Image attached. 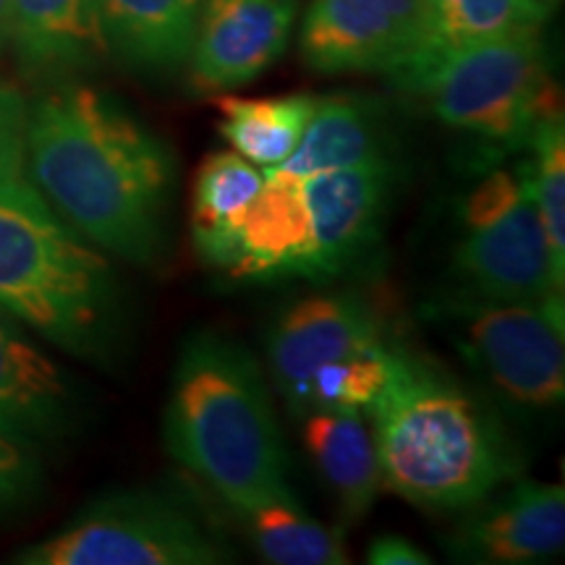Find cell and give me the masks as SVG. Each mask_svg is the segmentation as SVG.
Wrapping results in <instances>:
<instances>
[{
	"label": "cell",
	"mask_w": 565,
	"mask_h": 565,
	"mask_svg": "<svg viewBox=\"0 0 565 565\" xmlns=\"http://www.w3.org/2000/svg\"><path fill=\"white\" fill-rule=\"evenodd\" d=\"M24 173L97 249L134 265L160 257L175 158L108 95L87 84H61L30 105Z\"/></svg>",
	"instance_id": "cell-1"
},
{
	"label": "cell",
	"mask_w": 565,
	"mask_h": 565,
	"mask_svg": "<svg viewBox=\"0 0 565 565\" xmlns=\"http://www.w3.org/2000/svg\"><path fill=\"white\" fill-rule=\"evenodd\" d=\"M383 487L427 511H469L519 477L498 419L429 359L393 345L391 380L372 406Z\"/></svg>",
	"instance_id": "cell-2"
},
{
	"label": "cell",
	"mask_w": 565,
	"mask_h": 565,
	"mask_svg": "<svg viewBox=\"0 0 565 565\" xmlns=\"http://www.w3.org/2000/svg\"><path fill=\"white\" fill-rule=\"evenodd\" d=\"M166 448L228 508L288 490L270 391L249 349L202 330L183 343L162 419Z\"/></svg>",
	"instance_id": "cell-3"
},
{
	"label": "cell",
	"mask_w": 565,
	"mask_h": 565,
	"mask_svg": "<svg viewBox=\"0 0 565 565\" xmlns=\"http://www.w3.org/2000/svg\"><path fill=\"white\" fill-rule=\"evenodd\" d=\"M118 288L103 249L79 236L32 181L0 186V312L79 356L116 341Z\"/></svg>",
	"instance_id": "cell-4"
},
{
	"label": "cell",
	"mask_w": 565,
	"mask_h": 565,
	"mask_svg": "<svg viewBox=\"0 0 565 565\" xmlns=\"http://www.w3.org/2000/svg\"><path fill=\"white\" fill-rule=\"evenodd\" d=\"M387 76L443 126L475 141L484 166L529 150L536 129L563 116L542 32L422 55Z\"/></svg>",
	"instance_id": "cell-5"
},
{
	"label": "cell",
	"mask_w": 565,
	"mask_h": 565,
	"mask_svg": "<svg viewBox=\"0 0 565 565\" xmlns=\"http://www.w3.org/2000/svg\"><path fill=\"white\" fill-rule=\"evenodd\" d=\"M454 270L466 296L545 301L563 296L534 200L532 160L484 171L458 207Z\"/></svg>",
	"instance_id": "cell-6"
},
{
	"label": "cell",
	"mask_w": 565,
	"mask_h": 565,
	"mask_svg": "<svg viewBox=\"0 0 565 565\" xmlns=\"http://www.w3.org/2000/svg\"><path fill=\"white\" fill-rule=\"evenodd\" d=\"M236 561L200 513L168 492L126 490L95 500L53 536L24 547V565H217Z\"/></svg>",
	"instance_id": "cell-7"
},
{
	"label": "cell",
	"mask_w": 565,
	"mask_h": 565,
	"mask_svg": "<svg viewBox=\"0 0 565 565\" xmlns=\"http://www.w3.org/2000/svg\"><path fill=\"white\" fill-rule=\"evenodd\" d=\"M456 343L475 370L526 408H553L565 395L563 296L487 301L456 294L443 303Z\"/></svg>",
	"instance_id": "cell-8"
},
{
	"label": "cell",
	"mask_w": 565,
	"mask_h": 565,
	"mask_svg": "<svg viewBox=\"0 0 565 565\" xmlns=\"http://www.w3.org/2000/svg\"><path fill=\"white\" fill-rule=\"evenodd\" d=\"M427 0H312L301 61L317 74H393L422 53Z\"/></svg>",
	"instance_id": "cell-9"
},
{
	"label": "cell",
	"mask_w": 565,
	"mask_h": 565,
	"mask_svg": "<svg viewBox=\"0 0 565 565\" xmlns=\"http://www.w3.org/2000/svg\"><path fill=\"white\" fill-rule=\"evenodd\" d=\"M385 343L383 324L362 296L345 291L312 294L278 315L267 333L273 385L291 414L301 416L309 377L320 366Z\"/></svg>",
	"instance_id": "cell-10"
},
{
	"label": "cell",
	"mask_w": 565,
	"mask_h": 565,
	"mask_svg": "<svg viewBox=\"0 0 565 565\" xmlns=\"http://www.w3.org/2000/svg\"><path fill=\"white\" fill-rule=\"evenodd\" d=\"M299 0H202L189 53L192 82L221 95L263 76L286 53Z\"/></svg>",
	"instance_id": "cell-11"
},
{
	"label": "cell",
	"mask_w": 565,
	"mask_h": 565,
	"mask_svg": "<svg viewBox=\"0 0 565 565\" xmlns=\"http://www.w3.org/2000/svg\"><path fill=\"white\" fill-rule=\"evenodd\" d=\"M469 511L448 540V553L458 561L529 565L553 561L563 553V484L519 479L500 498L492 500V494H487Z\"/></svg>",
	"instance_id": "cell-12"
},
{
	"label": "cell",
	"mask_w": 565,
	"mask_h": 565,
	"mask_svg": "<svg viewBox=\"0 0 565 565\" xmlns=\"http://www.w3.org/2000/svg\"><path fill=\"white\" fill-rule=\"evenodd\" d=\"M393 162L372 160L301 179L312 217V257L307 280L345 273L377 238L395 183Z\"/></svg>",
	"instance_id": "cell-13"
},
{
	"label": "cell",
	"mask_w": 565,
	"mask_h": 565,
	"mask_svg": "<svg viewBox=\"0 0 565 565\" xmlns=\"http://www.w3.org/2000/svg\"><path fill=\"white\" fill-rule=\"evenodd\" d=\"M74 393L61 366L0 312V433L32 445L66 435Z\"/></svg>",
	"instance_id": "cell-14"
},
{
	"label": "cell",
	"mask_w": 565,
	"mask_h": 565,
	"mask_svg": "<svg viewBox=\"0 0 565 565\" xmlns=\"http://www.w3.org/2000/svg\"><path fill=\"white\" fill-rule=\"evenodd\" d=\"M312 257V217L301 179H265L246 207L225 275L238 280L307 278Z\"/></svg>",
	"instance_id": "cell-15"
},
{
	"label": "cell",
	"mask_w": 565,
	"mask_h": 565,
	"mask_svg": "<svg viewBox=\"0 0 565 565\" xmlns=\"http://www.w3.org/2000/svg\"><path fill=\"white\" fill-rule=\"evenodd\" d=\"M11 45L30 76L61 79L108 53L95 0H11Z\"/></svg>",
	"instance_id": "cell-16"
},
{
	"label": "cell",
	"mask_w": 565,
	"mask_h": 565,
	"mask_svg": "<svg viewBox=\"0 0 565 565\" xmlns=\"http://www.w3.org/2000/svg\"><path fill=\"white\" fill-rule=\"evenodd\" d=\"M383 158H387L383 108L362 95H330L317 97L291 158L263 173L265 179H309Z\"/></svg>",
	"instance_id": "cell-17"
},
{
	"label": "cell",
	"mask_w": 565,
	"mask_h": 565,
	"mask_svg": "<svg viewBox=\"0 0 565 565\" xmlns=\"http://www.w3.org/2000/svg\"><path fill=\"white\" fill-rule=\"evenodd\" d=\"M307 454L335 494L345 521H362L383 490L372 429L359 412H309L303 414Z\"/></svg>",
	"instance_id": "cell-18"
},
{
	"label": "cell",
	"mask_w": 565,
	"mask_h": 565,
	"mask_svg": "<svg viewBox=\"0 0 565 565\" xmlns=\"http://www.w3.org/2000/svg\"><path fill=\"white\" fill-rule=\"evenodd\" d=\"M113 51L137 68L171 71L189 61L202 0H95Z\"/></svg>",
	"instance_id": "cell-19"
},
{
	"label": "cell",
	"mask_w": 565,
	"mask_h": 565,
	"mask_svg": "<svg viewBox=\"0 0 565 565\" xmlns=\"http://www.w3.org/2000/svg\"><path fill=\"white\" fill-rule=\"evenodd\" d=\"M263 186L265 173L238 152L204 158L192 189V238L204 265L228 270L233 236Z\"/></svg>",
	"instance_id": "cell-20"
},
{
	"label": "cell",
	"mask_w": 565,
	"mask_h": 565,
	"mask_svg": "<svg viewBox=\"0 0 565 565\" xmlns=\"http://www.w3.org/2000/svg\"><path fill=\"white\" fill-rule=\"evenodd\" d=\"M246 536L265 563L343 565L349 563L341 529L324 526L303 511L291 487L233 508Z\"/></svg>",
	"instance_id": "cell-21"
},
{
	"label": "cell",
	"mask_w": 565,
	"mask_h": 565,
	"mask_svg": "<svg viewBox=\"0 0 565 565\" xmlns=\"http://www.w3.org/2000/svg\"><path fill=\"white\" fill-rule=\"evenodd\" d=\"M221 110V137L252 166L270 168L291 158L301 134L312 118L317 97L280 95V97H236L215 95Z\"/></svg>",
	"instance_id": "cell-22"
},
{
	"label": "cell",
	"mask_w": 565,
	"mask_h": 565,
	"mask_svg": "<svg viewBox=\"0 0 565 565\" xmlns=\"http://www.w3.org/2000/svg\"><path fill=\"white\" fill-rule=\"evenodd\" d=\"M555 3L557 0H427V40L416 58L508 34L542 32Z\"/></svg>",
	"instance_id": "cell-23"
},
{
	"label": "cell",
	"mask_w": 565,
	"mask_h": 565,
	"mask_svg": "<svg viewBox=\"0 0 565 565\" xmlns=\"http://www.w3.org/2000/svg\"><path fill=\"white\" fill-rule=\"evenodd\" d=\"M393 345L380 343L317 370L309 377L301 416L309 412L370 414L391 380Z\"/></svg>",
	"instance_id": "cell-24"
},
{
	"label": "cell",
	"mask_w": 565,
	"mask_h": 565,
	"mask_svg": "<svg viewBox=\"0 0 565 565\" xmlns=\"http://www.w3.org/2000/svg\"><path fill=\"white\" fill-rule=\"evenodd\" d=\"M534 200L545 228L555 278L565 282V129L563 116L550 118L536 129L529 145Z\"/></svg>",
	"instance_id": "cell-25"
},
{
	"label": "cell",
	"mask_w": 565,
	"mask_h": 565,
	"mask_svg": "<svg viewBox=\"0 0 565 565\" xmlns=\"http://www.w3.org/2000/svg\"><path fill=\"white\" fill-rule=\"evenodd\" d=\"M26 103L13 87L0 84V186L24 179Z\"/></svg>",
	"instance_id": "cell-26"
},
{
	"label": "cell",
	"mask_w": 565,
	"mask_h": 565,
	"mask_svg": "<svg viewBox=\"0 0 565 565\" xmlns=\"http://www.w3.org/2000/svg\"><path fill=\"white\" fill-rule=\"evenodd\" d=\"M38 482V461L30 445L0 433V508L19 503Z\"/></svg>",
	"instance_id": "cell-27"
},
{
	"label": "cell",
	"mask_w": 565,
	"mask_h": 565,
	"mask_svg": "<svg viewBox=\"0 0 565 565\" xmlns=\"http://www.w3.org/2000/svg\"><path fill=\"white\" fill-rule=\"evenodd\" d=\"M366 561L372 565H427L433 563V557L406 536L380 534L366 547Z\"/></svg>",
	"instance_id": "cell-28"
},
{
	"label": "cell",
	"mask_w": 565,
	"mask_h": 565,
	"mask_svg": "<svg viewBox=\"0 0 565 565\" xmlns=\"http://www.w3.org/2000/svg\"><path fill=\"white\" fill-rule=\"evenodd\" d=\"M11 0H0V47L11 42Z\"/></svg>",
	"instance_id": "cell-29"
}]
</instances>
